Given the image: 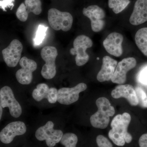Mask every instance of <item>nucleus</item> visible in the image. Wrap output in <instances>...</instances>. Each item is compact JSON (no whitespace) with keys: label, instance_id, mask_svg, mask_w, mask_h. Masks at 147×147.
<instances>
[{"label":"nucleus","instance_id":"nucleus-23","mask_svg":"<svg viewBox=\"0 0 147 147\" xmlns=\"http://www.w3.org/2000/svg\"><path fill=\"white\" fill-rule=\"evenodd\" d=\"M47 29L48 27H45L42 25H39L34 39L35 45H39L42 43L46 35Z\"/></svg>","mask_w":147,"mask_h":147},{"label":"nucleus","instance_id":"nucleus-21","mask_svg":"<svg viewBox=\"0 0 147 147\" xmlns=\"http://www.w3.org/2000/svg\"><path fill=\"white\" fill-rule=\"evenodd\" d=\"M129 3V0H108L109 7L117 14L123 11Z\"/></svg>","mask_w":147,"mask_h":147},{"label":"nucleus","instance_id":"nucleus-29","mask_svg":"<svg viewBox=\"0 0 147 147\" xmlns=\"http://www.w3.org/2000/svg\"><path fill=\"white\" fill-rule=\"evenodd\" d=\"M13 0H1V8L5 11L6 8L13 6Z\"/></svg>","mask_w":147,"mask_h":147},{"label":"nucleus","instance_id":"nucleus-12","mask_svg":"<svg viewBox=\"0 0 147 147\" xmlns=\"http://www.w3.org/2000/svg\"><path fill=\"white\" fill-rule=\"evenodd\" d=\"M26 130V126L23 122H12L7 125L1 131L0 140L3 144H10L14 137L25 134Z\"/></svg>","mask_w":147,"mask_h":147},{"label":"nucleus","instance_id":"nucleus-27","mask_svg":"<svg viewBox=\"0 0 147 147\" xmlns=\"http://www.w3.org/2000/svg\"><path fill=\"white\" fill-rule=\"evenodd\" d=\"M58 90L56 88H50L47 97V100L50 103H55L57 101Z\"/></svg>","mask_w":147,"mask_h":147},{"label":"nucleus","instance_id":"nucleus-18","mask_svg":"<svg viewBox=\"0 0 147 147\" xmlns=\"http://www.w3.org/2000/svg\"><path fill=\"white\" fill-rule=\"evenodd\" d=\"M135 40L139 50L147 57V28L139 29L135 34Z\"/></svg>","mask_w":147,"mask_h":147},{"label":"nucleus","instance_id":"nucleus-26","mask_svg":"<svg viewBox=\"0 0 147 147\" xmlns=\"http://www.w3.org/2000/svg\"><path fill=\"white\" fill-rule=\"evenodd\" d=\"M96 142L98 147H113V145L109 140L102 135L96 137Z\"/></svg>","mask_w":147,"mask_h":147},{"label":"nucleus","instance_id":"nucleus-2","mask_svg":"<svg viewBox=\"0 0 147 147\" xmlns=\"http://www.w3.org/2000/svg\"><path fill=\"white\" fill-rule=\"evenodd\" d=\"M96 103L98 111L91 116L90 121L93 127L103 129L108 126L110 117L115 115V111L110 101L106 98H99Z\"/></svg>","mask_w":147,"mask_h":147},{"label":"nucleus","instance_id":"nucleus-3","mask_svg":"<svg viewBox=\"0 0 147 147\" xmlns=\"http://www.w3.org/2000/svg\"><path fill=\"white\" fill-rule=\"evenodd\" d=\"M47 18L50 26L56 31H68L73 24V17L70 13L60 11L56 8L50 9L48 10Z\"/></svg>","mask_w":147,"mask_h":147},{"label":"nucleus","instance_id":"nucleus-15","mask_svg":"<svg viewBox=\"0 0 147 147\" xmlns=\"http://www.w3.org/2000/svg\"><path fill=\"white\" fill-rule=\"evenodd\" d=\"M111 95L115 98H125L132 106H136L139 104L135 90L132 86L129 84L117 86L112 91Z\"/></svg>","mask_w":147,"mask_h":147},{"label":"nucleus","instance_id":"nucleus-25","mask_svg":"<svg viewBox=\"0 0 147 147\" xmlns=\"http://www.w3.org/2000/svg\"><path fill=\"white\" fill-rule=\"evenodd\" d=\"M16 16L20 21L25 22L28 17V14L25 8L24 3H22L17 9L16 11Z\"/></svg>","mask_w":147,"mask_h":147},{"label":"nucleus","instance_id":"nucleus-5","mask_svg":"<svg viewBox=\"0 0 147 147\" xmlns=\"http://www.w3.org/2000/svg\"><path fill=\"white\" fill-rule=\"evenodd\" d=\"M40 55L45 62L41 69V75L44 79H52L57 73L55 60L58 56L57 50L54 46H46L41 50Z\"/></svg>","mask_w":147,"mask_h":147},{"label":"nucleus","instance_id":"nucleus-31","mask_svg":"<svg viewBox=\"0 0 147 147\" xmlns=\"http://www.w3.org/2000/svg\"><path fill=\"white\" fill-rule=\"evenodd\" d=\"M0 109H1V114H0V119H1L2 115L3 113V108L1 106H0Z\"/></svg>","mask_w":147,"mask_h":147},{"label":"nucleus","instance_id":"nucleus-24","mask_svg":"<svg viewBox=\"0 0 147 147\" xmlns=\"http://www.w3.org/2000/svg\"><path fill=\"white\" fill-rule=\"evenodd\" d=\"M139 104L144 108H147V96L144 90L140 87H137L135 89Z\"/></svg>","mask_w":147,"mask_h":147},{"label":"nucleus","instance_id":"nucleus-10","mask_svg":"<svg viewBox=\"0 0 147 147\" xmlns=\"http://www.w3.org/2000/svg\"><path fill=\"white\" fill-rule=\"evenodd\" d=\"M19 64L21 68L16 71V79L22 85H29L32 82V73L36 70L37 64L34 61L26 57L21 58Z\"/></svg>","mask_w":147,"mask_h":147},{"label":"nucleus","instance_id":"nucleus-4","mask_svg":"<svg viewBox=\"0 0 147 147\" xmlns=\"http://www.w3.org/2000/svg\"><path fill=\"white\" fill-rule=\"evenodd\" d=\"M93 42L87 36L81 35L77 37L73 42V48H71L70 53L71 55H76L75 61L76 65L81 66L87 63L90 57L86 53L88 48L92 47Z\"/></svg>","mask_w":147,"mask_h":147},{"label":"nucleus","instance_id":"nucleus-32","mask_svg":"<svg viewBox=\"0 0 147 147\" xmlns=\"http://www.w3.org/2000/svg\"><path fill=\"white\" fill-rule=\"evenodd\" d=\"M97 60H99V58H97Z\"/></svg>","mask_w":147,"mask_h":147},{"label":"nucleus","instance_id":"nucleus-13","mask_svg":"<svg viewBox=\"0 0 147 147\" xmlns=\"http://www.w3.org/2000/svg\"><path fill=\"white\" fill-rule=\"evenodd\" d=\"M137 65L135 58H125L117 64L115 73L111 79L115 84H123L126 81V74L129 71L134 68Z\"/></svg>","mask_w":147,"mask_h":147},{"label":"nucleus","instance_id":"nucleus-16","mask_svg":"<svg viewBox=\"0 0 147 147\" xmlns=\"http://www.w3.org/2000/svg\"><path fill=\"white\" fill-rule=\"evenodd\" d=\"M147 21V0H137L129 18V22L133 26H138Z\"/></svg>","mask_w":147,"mask_h":147},{"label":"nucleus","instance_id":"nucleus-19","mask_svg":"<svg viewBox=\"0 0 147 147\" xmlns=\"http://www.w3.org/2000/svg\"><path fill=\"white\" fill-rule=\"evenodd\" d=\"M49 90L50 88L47 84L43 83L38 84L36 88L33 91L32 96L36 101H41L44 98L47 99Z\"/></svg>","mask_w":147,"mask_h":147},{"label":"nucleus","instance_id":"nucleus-17","mask_svg":"<svg viewBox=\"0 0 147 147\" xmlns=\"http://www.w3.org/2000/svg\"><path fill=\"white\" fill-rule=\"evenodd\" d=\"M117 65V61L109 56H105L102 59L101 69L96 76L98 81L102 82L111 80Z\"/></svg>","mask_w":147,"mask_h":147},{"label":"nucleus","instance_id":"nucleus-1","mask_svg":"<svg viewBox=\"0 0 147 147\" xmlns=\"http://www.w3.org/2000/svg\"><path fill=\"white\" fill-rule=\"evenodd\" d=\"M131 119L130 115L125 113L122 115L119 114L115 116L112 121L111 123L112 129L109 131L108 136L117 146H123L125 142L129 144L132 141V136L127 132Z\"/></svg>","mask_w":147,"mask_h":147},{"label":"nucleus","instance_id":"nucleus-8","mask_svg":"<svg viewBox=\"0 0 147 147\" xmlns=\"http://www.w3.org/2000/svg\"><path fill=\"white\" fill-rule=\"evenodd\" d=\"M83 13L90 20L93 31L98 32L102 30L104 28L105 13L101 7L96 5L89 6L87 8L83 9Z\"/></svg>","mask_w":147,"mask_h":147},{"label":"nucleus","instance_id":"nucleus-20","mask_svg":"<svg viewBox=\"0 0 147 147\" xmlns=\"http://www.w3.org/2000/svg\"><path fill=\"white\" fill-rule=\"evenodd\" d=\"M25 8L28 14L32 12L36 15L42 12L41 2L40 0H25Z\"/></svg>","mask_w":147,"mask_h":147},{"label":"nucleus","instance_id":"nucleus-6","mask_svg":"<svg viewBox=\"0 0 147 147\" xmlns=\"http://www.w3.org/2000/svg\"><path fill=\"white\" fill-rule=\"evenodd\" d=\"M54 124L52 121H48L43 126L37 129L35 137L40 141L45 140L48 147H53L60 142L63 136V132L59 129H54Z\"/></svg>","mask_w":147,"mask_h":147},{"label":"nucleus","instance_id":"nucleus-7","mask_svg":"<svg viewBox=\"0 0 147 147\" xmlns=\"http://www.w3.org/2000/svg\"><path fill=\"white\" fill-rule=\"evenodd\" d=\"M0 104L3 108L8 107L11 116L18 118L22 113V108L16 100L10 87L5 86L0 90Z\"/></svg>","mask_w":147,"mask_h":147},{"label":"nucleus","instance_id":"nucleus-28","mask_svg":"<svg viewBox=\"0 0 147 147\" xmlns=\"http://www.w3.org/2000/svg\"><path fill=\"white\" fill-rule=\"evenodd\" d=\"M138 79L141 84L147 85V67L140 71L138 76Z\"/></svg>","mask_w":147,"mask_h":147},{"label":"nucleus","instance_id":"nucleus-11","mask_svg":"<svg viewBox=\"0 0 147 147\" xmlns=\"http://www.w3.org/2000/svg\"><path fill=\"white\" fill-rule=\"evenodd\" d=\"M86 84L81 83L71 88H63L58 90L57 101L63 105H69L79 99V93L87 89Z\"/></svg>","mask_w":147,"mask_h":147},{"label":"nucleus","instance_id":"nucleus-30","mask_svg":"<svg viewBox=\"0 0 147 147\" xmlns=\"http://www.w3.org/2000/svg\"><path fill=\"white\" fill-rule=\"evenodd\" d=\"M139 143L140 147H147V133L143 134L140 137Z\"/></svg>","mask_w":147,"mask_h":147},{"label":"nucleus","instance_id":"nucleus-22","mask_svg":"<svg viewBox=\"0 0 147 147\" xmlns=\"http://www.w3.org/2000/svg\"><path fill=\"white\" fill-rule=\"evenodd\" d=\"M60 142L65 147H76L78 142V137L74 133H65L62 137Z\"/></svg>","mask_w":147,"mask_h":147},{"label":"nucleus","instance_id":"nucleus-9","mask_svg":"<svg viewBox=\"0 0 147 147\" xmlns=\"http://www.w3.org/2000/svg\"><path fill=\"white\" fill-rule=\"evenodd\" d=\"M23 50L22 43L18 40L14 39L8 47L2 50L3 58L7 66L14 67L17 65L21 60Z\"/></svg>","mask_w":147,"mask_h":147},{"label":"nucleus","instance_id":"nucleus-14","mask_svg":"<svg viewBox=\"0 0 147 147\" xmlns=\"http://www.w3.org/2000/svg\"><path fill=\"white\" fill-rule=\"evenodd\" d=\"M123 37L121 34L113 32L110 34L103 42L105 50L110 55L116 57H119L123 54L122 44Z\"/></svg>","mask_w":147,"mask_h":147}]
</instances>
